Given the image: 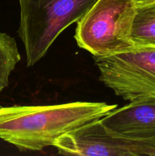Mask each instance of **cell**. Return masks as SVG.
Returning a JSON list of instances; mask_svg holds the SVG:
<instances>
[{"label": "cell", "mask_w": 155, "mask_h": 156, "mask_svg": "<svg viewBox=\"0 0 155 156\" xmlns=\"http://www.w3.org/2000/svg\"><path fill=\"white\" fill-rule=\"evenodd\" d=\"M117 108L105 102L74 101L43 106L0 107V139L21 152H41L62 136Z\"/></svg>", "instance_id": "1"}, {"label": "cell", "mask_w": 155, "mask_h": 156, "mask_svg": "<svg viewBox=\"0 0 155 156\" xmlns=\"http://www.w3.org/2000/svg\"><path fill=\"white\" fill-rule=\"evenodd\" d=\"M97 0H19L18 34L24 44L27 66L46 55L56 38L77 23Z\"/></svg>", "instance_id": "2"}, {"label": "cell", "mask_w": 155, "mask_h": 156, "mask_svg": "<svg viewBox=\"0 0 155 156\" xmlns=\"http://www.w3.org/2000/svg\"><path fill=\"white\" fill-rule=\"evenodd\" d=\"M135 0H97L77 22L74 40L94 57L111 56L134 47Z\"/></svg>", "instance_id": "3"}, {"label": "cell", "mask_w": 155, "mask_h": 156, "mask_svg": "<svg viewBox=\"0 0 155 156\" xmlns=\"http://www.w3.org/2000/svg\"><path fill=\"white\" fill-rule=\"evenodd\" d=\"M102 83L127 101L155 100V46L134 45L127 51L94 57Z\"/></svg>", "instance_id": "4"}, {"label": "cell", "mask_w": 155, "mask_h": 156, "mask_svg": "<svg viewBox=\"0 0 155 156\" xmlns=\"http://www.w3.org/2000/svg\"><path fill=\"white\" fill-rule=\"evenodd\" d=\"M53 146L66 155L155 156L151 143L112 133L100 119L62 136Z\"/></svg>", "instance_id": "5"}, {"label": "cell", "mask_w": 155, "mask_h": 156, "mask_svg": "<svg viewBox=\"0 0 155 156\" xmlns=\"http://www.w3.org/2000/svg\"><path fill=\"white\" fill-rule=\"evenodd\" d=\"M112 133L151 143L155 149V100L135 101L100 119Z\"/></svg>", "instance_id": "6"}, {"label": "cell", "mask_w": 155, "mask_h": 156, "mask_svg": "<svg viewBox=\"0 0 155 156\" xmlns=\"http://www.w3.org/2000/svg\"><path fill=\"white\" fill-rule=\"evenodd\" d=\"M132 41L135 45L155 46V2L137 6Z\"/></svg>", "instance_id": "7"}, {"label": "cell", "mask_w": 155, "mask_h": 156, "mask_svg": "<svg viewBox=\"0 0 155 156\" xmlns=\"http://www.w3.org/2000/svg\"><path fill=\"white\" fill-rule=\"evenodd\" d=\"M21 58L15 38L0 32V94L9 85L11 73Z\"/></svg>", "instance_id": "8"}, {"label": "cell", "mask_w": 155, "mask_h": 156, "mask_svg": "<svg viewBox=\"0 0 155 156\" xmlns=\"http://www.w3.org/2000/svg\"><path fill=\"white\" fill-rule=\"evenodd\" d=\"M135 1L137 6L144 5H148L155 2V0H135Z\"/></svg>", "instance_id": "9"}]
</instances>
